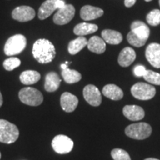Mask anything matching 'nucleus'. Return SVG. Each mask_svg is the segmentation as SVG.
Segmentation results:
<instances>
[{
  "mask_svg": "<svg viewBox=\"0 0 160 160\" xmlns=\"http://www.w3.org/2000/svg\"><path fill=\"white\" fill-rule=\"evenodd\" d=\"M32 53L38 62L47 64L51 62L55 58L56 49L54 45L49 40L40 39L33 44Z\"/></svg>",
  "mask_w": 160,
  "mask_h": 160,
  "instance_id": "1",
  "label": "nucleus"
},
{
  "mask_svg": "<svg viewBox=\"0 0 160 160\" xmlns=\"http://www.w3.org/2000/svg\"><path fill=\"white\" fill-rule=\"evenodd\" d=\"M19 136V131L17 125L5 119H0V142L13 143Z\"/></svg>",
  "mask_w": 160,
  "mask_h": 160,
  "instance_id": "2",
  "label": "nucleus"
},
{
  "mask_svg": "<svg viewBox=\"0 0 160 160\" xmlns=\"http://www.w3.org/2000/svg\"><path fill=\"white\" fill-rule=\"evenodd\" d=\"M27 45V39L25 36L16 34L12 36L7 40L4 47L5 55L11 56L19 54L25 50Z\"/></svg>",
  "mask_w": 160,
  "mask_h": 160,
  "instance_id": "3",
  "label": "nucleus"
},
{
  "mask_svg": "<svg viewBox=\"0 0 160 160\" xmlns=\"http://www.w3.org/2000/svg\"><path fill=\"white\" fill-rule=\"evenodd\" d=\"M125 134L130 138L138 140L147 139L152 133V128L149 124L139 122L131 124L125 130Z\"/></svg>",
  "mask_w": 160,
  "mask_h": 160,
  "instance_id": "4",
  "label": "nucleus"
},
{
  "mask_svg": "<svg viewBox=\"0 0 160 160\" xmlns=\"http://www.w3.org/2000/svg\"><path fill=\"white\" fill-rule=\"evenodd\" d=\"M19 98L22 102L30 106H38L43 102V96L39 90L33 88H24L19 92Z\"/></svg>",
  "mask_w": 160,
  "mask_h": 160,
  "instance_id": "5",
  "label": "nucleus"
},
{
  "mask_svg": "<svg viewBox=\"0 0 160 160\" xmlns=\"http://www.w3.org/2000/svg\"><path fill=\"white\" fill-rule=\"evenodd\" d=\"M131 93L136 99L149 100L156 95V88L153 86L145 82H138L131 88Z\"/></svg>",
  "mask_w": 160,
  "mask_h": 160,
  "instance_id": "6",
  "label": "nucleus"
},
{
  "mask_svg": "<svg viewBox=\"0 0 160 160\" xmlns=\"http://www.w3.org/2000/svg\"><path fill=\"white\" fill-rule=\"evenodd\" d=\"M51 145L56 153L59 154H65L70 153L73 150V142L67 136L59 134L53 138Z\"/></svg>",
  "mask_w": 160,
  "mask_h": 160,
  "instance_id": "7",
  "label": "nucleus"
},
{
  "mask_svg": "<svg viewBox=\"0 0 160 160\" xmlns=\"http://www.w3.org/2000/svg\"><path fill=\"white\" fill-rule=\"evenodd\" d=\"M75 8L71 4H65L61 8L58 9L53 16V22L58 25H64L69 23L75 16Z\"/></svg>",
  "mask_w": 160,
  "mask_h": 160,
  "instance_id": "8",
  "label": "nucleus"
},
{
  "mask_svg": "<svg viewBox=\"0 0 160 160\" xmlns=\"http://www.w3.org/2000/svg\"><path fill=\"white\" fill-rule=\"evenodd\" d=\"M65 4L64 0H46L42 4L39 9V19L41 20L47 19L53 13V11L62 8L65 5Z\"/></svg>",
  "mask_w": 160,
  "mask_h": 160,
  "instance_id": "9",
  "label": "nucleus"
},
{
  "mask_svg": "<svg viewBox=\"0 0 160 160\" xmlns=\"http://www.w3.org/2000/svg\"><path fill=\"white\" fill-rule=\"evenodd\" d=\"M36 15L33 8L22 5L17 7L12 11V18L19 22H26L34 19Z\"/></svg>",
  "mask_w": 160,
  "mask_h": 160,
  "instance_id": "10",
  "label": "nucleus"
},
{
  "mask_svg": "<svg viewBox=\"0 0 160 160\" xmlns=\"http://www.w3.org/2000/svg\"><path fill=\"white\" fill-rule=\"evenodd\" d=\"M83 97L85 101L92 106L97 107L102 103V95L99 90L93 85H86L83 89Z\"/></svg>",
  "mask_w": 160,
  "mask_h": 160,
  "instance_id": "11",
  "label": "nucleus"
},
{
  "mask_svg": "<svg viewBox=\"0 0 160 160\" xmlns=\"http://www.w3.org/2000/svg\"><path fill=\"white\" fill-rule=\"evenodd\" d=\"M145 57L156 68H160V44L151 43L145 50Z\"/></svg>",
  "mask_w": 160,
  "mask_h": 160,
  "instance_id": "12",
  "label": "nucleus"
},
{
  "mask_svg": "<svg viewBox=\"0 0 160 160\" xmlns=\"http://www.w3.org/2000/svg\"><path fill=\"white\" fill-rule=\"evenodd\" d=\"M78 103H79L78 98L75 95L68 92L63 93L60 98V104H61L62 108L68 113H71L75 111Z\"/></svg>",
  "mask_w": 160,
  "mask_h": 160,
  "instance_id": "13",
  "label": "nucleus"
},
{
  "mask_svg": "<svg viewBox=\"0 0 160 160\" xmlns=\"http://www.w3.org/2000/svg\"><path fill=\"white\" fill-rule=\"evenodd\" d=\"M122 112L124 116L131 121H139L145 117V111L139 105H125Z\"/></svg>",
  "mask_w": 160,
  "mask_h": 160,
  "instance_id": "14",
  "label": "nucleus"
},
{
  "mask_svg": "<svg viewBox=\"0 0 160 160\" xmlns=\"http://www.w3.org/2000/svg\"><path fill=\"white\" fill-rule=\"evenodd\" d=\"M104 14L102 9L91 5L83 6L80 11V17L85 21H91L101 17Z\"/></svg>",
  "mask_w": 160,
  "mask_h": 160,
  "instance_id": "15",
  "label": "nucleus"
},
{
  "mask_svg": "<svg viewBox=\"0 0 160 160\" xmlns=\"http://www.w3.org/2000/svg\"><path fill=\"white\" fill-rule=\"evenodd\" d=\"M136 52L130 47H126L122 50L118 57V63L123 68L128 67L136 59Z\"/></svg>",
  "mask_w": 160,
  "mask_h": 160,
  "instance_id": "16",
  "label": "nucleus"
},
{
  "mask_svg": "<svg viewBox=\"0 0 160 160\" xmlns=\"http://www.w3.org/2000/svg\"><path fill=\"white\" fill-rule=\"evenodd\" d=\"M88 48L90 51L97 54H102L106 50V44L102 38H100L97 36L92 37L88 41Z\"/></svg>",
  "mask_w": 160,
  "mask_h": 160,
  "instance_id": "17",
  "label": "nucleus"
},
{
  "mask_svg": "<svg viewBox=\"0 0 160 160\" xmlns=\"http://www.w3.org/2000/svg\"><path fill=\"white\" fill-rule=\"evenodd\" d=\"M131 31L142 39L147 41L150 36V28L148 26L142 21L133 22L131 25Z\"/></svg>",
  "mask_w": 160,
  "mask_h": 160,
  "instance_id": "18",
  "label": "nucleus"
},
{
  "mask_svg": "<svg viewBox=\"0 0 160 160\" xmlns=\"http://www.w3.org/2000/svg\"><path fill=\"white\" fill-rule=\"evenodd\" d=\"M61 83V79L56 72H50L45 77V89L46 91L54 92L59 88Z\"/></svg>",
  "mask_w": 160,
  "mask_h": 160,
  "instance_id": "19",
  "label": "nucleus"
},
{
  "mask_svg": "<svg viewBox=\"0 0 160 160\" xmlns=\"http://www.w3.org/2000/svg\"><path fill=\"white\" fill-rule=\"evenodd\" d=\"M102 94L112 100H120L123 97L122 90L114 84H108L102 89Z\"/></svg>",
  "mask_w": 160,
  "mask_h": 160,
  "instance_id": "20",
  "label": "nucleus"
},
{
  "mask_svg": "<svg viewBox=\"0 0 160 160\" xmlns=\"http://www.w3.org/2000/svg\"><path fill=\"white\" fill-rule=\"evenodd\" d=\"M102 37L105 42L108 43L110 45H119L123 39L121 33L111 29H105L102 31Z\"/></svg>",
  "mask_w": 160,
  "mask_h": 160,
  "instance_id": "21",
  "label": "nucleus"
},
{
  "mask_svg": "<svg viewBox=\"0 0 160 160\" xmlns=\"http://www.w3.org/2000/svg\"><path fill=\"white\" fill-rule=\"evenodd\" d=\"M98 26L95 24L88 22H82L77 25L73 28V33L79 37H83L85 35L91 34L97 32Z\"/></svg>",
  "mask_w": 160,
  "mask_h": 160,
  "instance_id": "22",
  "label": "nucleus"
},
{
  "mask_svg": "<svg viewBox=\"0 0 160 160\" xmlns=\"http://www.w3.org/2000/svg\"><path fill=\"white\" fill-rule=\"evenodd\" d=\"M41 75L39 72L36 71H23L19 76V80L24 85H33V84L37 83V82L39 81Z\"/></svg>",
  "mask_w": 160,
  "mask_h": 160,
  "instance_id": "23",
  "label": "nucleus"
},
{
  "mask_svg": "<svg viewBox=\"0 0 160 160\" xmlns=\"http://www.w3.org/2000/svg\"><path fill=\"white\" fill-rule=\"evenodd\" d=\"M88 45V39L84 37H79L72 40L68 46V51L71 55H75Z\"/></svg>",
  "mask_w": 160,
  "mask_h": 160,
  "instance_id": "24",
  "label": "nucleus"
},
{
  "mask_svg": "<svg viewBox=\"0 0 160 160\" xmlns=\"http://www.w3.org/2000/svg\"><path fill=\"white\" fill-rule=\"evenodd\" d=\"M62 77L65 80V82L68 84H73L79 82L82 79L81 73L73 69H70L68 68L62 69Z\"/></svg>",
  "mask_w": 160,
  "mask_h": 160,
  "instance_id": "25",
  "label": "nucleus"
},
{
  "mask_svg": "<svg viewBox=\"0 0 160 160\" xmlns=\"http://www.w3.org/2000/svg\"><path fill=\"white\" fill-rule=\"evenodd\" d=\"M127 40L128 42V43L132 46H134V47L137 48H140L142 47L145 45L146 42L145 40L142 39L141 38H139L138 36L135 34L133 32L131 31L128 33L127 35Z\"/></svg>",
  "mask_w": 160,
  "mask_h": 160,
  "instance_id": "26",
  "label": "nucleus"
},
{
  "mask_svg": "<svg viewBox=\"0 0 160 160\" xmlns=\"http://www.w3.org/2000/svg\"><path fill=\"white\" fill-rule=\"evenodd\" d=\"M143 77L148 82L153 84V85H160V73H159L151 71V70H147Z\"/></svg>",
  "mask_w": 160,
  "mask_h": 160,
  "instance_id": "27",
  "label": "nucleus"
},
{
  "mask_svg": "<svg viewBox=\"0 0 160 160\" xmlns=\"http://www.w3.org/2000/svg\"><path fill=\"white\" fill-rule=\"evenodd\" d=\"M147 22L151 26H157L160 24V11L154 9L151 11L146 17Z\"/></svg>",
  "mask_w": 160,
  "mask_h": 160,
  "instance_id": "28",
  "label": "nucleus"
},
{
  "mask_svg": "<svg viewBox=\"0 0 160 160\" xmlns=\"http://www.w3.org/2000/svg\"><path fill=\"white\" fill-rule=\"evenodd\" d=\"M20 64H21V61L19 59L16 57H11L4 61L3 67L6 71H11L19 67Z\"/></svg>",
  "mask_w": 160,
  "mask_h": 160,
  "instance_id": "29",
  "label": "nucleus"
},
{
  "mask_svg": "<svg viewBox=\"0 0 160 160\" xmlns=\"http://www.w3.org/2000/svg\"><path fill=\"white\" fill-rule=\"evenodd\" d=\"M111 157L113 160H131L127 151L121 148H115L111 151Z\"/></svg>",
  "mask_w": 160,
  "mask_h": 160,
  "instance_id": "30",
  "label": "nucleus"
},
{
  "mask_svg": "<svg viewBox=\"0 0 160 160\" xmlns=\"http://www.w3.org/2000/svg\"><path fill=\"white\" fill-rule=\"evenodd\" d=\"M146 71L147 70H146V68L143 65H137L134 68L133 72H134L135 76H137L138 77H144V75L146 73Z\"/></svg>",
  "mask_w": 160,
  "mask_h": 160,
  "instance_id": "31",
  "label": "nucleus"
},
{
  "mask_svg": "<svg viewBox=\"0 0 160 160\" xmlns=\"http://www.w3.org/2000/svg\"><path fill=\"white\" fill-rule=\"evenodd\" d=\"M137 0H125L124 3L127 8H131L135 5Z\"/></svg>",
  "mask_w": 160,
  "mask_h": 160,
  "instance_id": "32",
  "label": "nucleus"
},
{
  "mask_svg": "<svg viewBox=\"0 0 160 160\" xmlns=\"http://www.w3.org/2000/svg\"><path fill=\"white\" fill-rule=\"evenodd\" d=\"M3 104V98H2V95L1 92H0V108L2 107Z\"/></svg>",
  "mask_w": 160,
  "mask_h": 160,
  "instance_id": "33",
  "label": "nucleus"
},
{
  "mask_svg": "<svg viewBox=\"0 0 160 160\" xmlns=\"http://www.w3.org/2000/svg\"><path fill=\"white\" fill-rule=\"evenodd\" d=\"M67 68H68V66L67 64L65 63V64H62V65H61V68H62V70Z\"/></svg>",
  "mask_w": 160,
  "mask_h": 160,
  "instance_id": "34",
  "label": "nucleus"
},
{
  "mask_svg": "<svg viewBox=\"0 0 160 160\" xmlns=\"http://www.w3.org/2000/svg\"><path fill=\"white\" fill-rule=\"evenodd\" d=\"M145 160H159V159H155V158H148V159H145Z\"/></svg>",
  "mask_w": 160,
  "mask_h": 160,
  "instance_id": "35",
  "label": "nucleus"
},
{
  "mask_svg": "<svg viewBox=\"0 0 160 160\" xmlns=\"http://www.w3.org/2000/svg\"><path fill=\"white\" fill-rule=\"evenodd\" d=\"M145 2H151V1H152V0H145Z\"/></svg>",
  "mask_w": 160,
  "mask_h": 160,
  "instance_id": "36",
  "label": "nucleus"
},
{
  "mask_svg": "<svg viewBox=\"0 0 160 160\" xmlns=\"http://www.w3.org/2000/svg\"><path fill=\"white\" fill-rule=\"evenodd\" d=\"M159 6H160V0H159Z\"/></svg>",
  "mask_w": 160,
  "mask_h": 160,
  "instance_id": "37",
  "label": "nucleus"
},
{
  "mask_svg": "<svg viewBox=\"0 0 160 160\" xmlns=\"http://www.w3.org/2000/svg\"><path fill=\"white\" fill-rule=\"evenodd\" d=\"M0 159H1V153H0Z\"/></svg>",
  "mask_w": 160,
  "mask_h": 160,
  "instance_id": "38",
  "label": "nucleus"
}]
</instances>
